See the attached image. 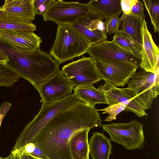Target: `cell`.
Returning a JSON list of instances; mask_svg holds the SVG:
<instances>
[{
	"label": "cell",
	"instance_id": "17",
	"mask_svg": "<svg viewBox=\"0 0 159 159\" xmlns=\"http://www.w3.org/2000/svg\"><path fill=\"white\" fill-rule=\"evenodd\" d=\"M120 18L121 28L120 31L133 40L141 51V27L143 20L130 13H123Z\"/></svg>",
	"mask_w": 159,
	"mask_h": 159
},
{
	"label": "cell",
	"instance_id": "7",
	"mask_svg": "<svg viewBox=\"0 0 159 159\" xmlns=\"http://www.w3.org/2000/svg\"><path fill=\"white\" fill-rule=\"evenodd\" d=\"M128 87L132 89L146 110L152 107L159 93V69L154 73L142 69L129 79Z\"/></svg>",
	"mask_w": 159,
	"mask_h": 159
},
{
	"label": "cell",
	"instance_id": "13",
	"mask_svg": "<svg viewBox=\"0 0 159 159\" xmlns=\"http://www.w3.org/2000/svg\"><path fill=\"white\" fill-rule=\"evenodd\" d=\"M103 16L91 10L70 25L81 34L92 45L107 40V35Z\"/></svg>",
	"mask_w": 159,
	"mask_h": 159
},
{
	"label": "cell",
	"instance_id": "4",
	"mask_svg": "<svg viewBox=\"0 0 159 159\" xmlns=\"http://www.w3.org/2000/svg\"><path fill=\"white\" fill-rule=\"evenodd\" d=\"M78 100L73 93L60 100L43 104L39 112L25 125L17 138L11 151L18 149L27 144L32 142L41 129L53 117Z\"/></svg>",
	"mask_w": 159,
	"mask_h": 159
},
{
	"label": "cell",
	"instance_id": "35",
	"mask_svg": "<svg viewBox=\"0 0 159 159\" xmlns=\"http://www.w3.org/2000/svg\"><path fill=\"white\" fill-rule=\"evenodd\" d=\"M20 159H34L30 156L28 155H24L20 156Z\"/></svg>",
	"mask_w": 159,
	"mask_h": 159
},
{
	"label": "cell",
	"instance_id": "37",
	"mask_svg": "<svg viewBox=\"0 0 159 159\" xmlns=\"http://www.w3.org/2000/svg\"><path fill=\"white\" fill-rule=\"evenodd\" d=\"M0 11H1V8L0 7Z\"/></svg>",
	"mask_w": 159,
	"mask_h": 159
},
{
	"label": "cell",
	"instance_id": "24",
	"mask_svg": "<svg viewBox=\"0 0 159 159\" xmlns=\"http://www.w3.org/2000/svg\"><path fill=\"white\" fill-rule=\"evenodd\" d=\"M20 78L6 64L0 63V86L11 87Z\"/></svg>",
	"mask_w": 159,
	"mask_h": 159
},
{
	"label": "cell",
	"instance_id": "9",
	"mask_svg": "<svg viewBox=\"0 0 159 159\" xmlns=\"http://www.w3.org/2000/svg\"><path fill=\"white\" fill-rule=\"evenodd\" d=\"M105 81L104 84L98 89L103 93L107 104L112 105L120 103L125 105L124 111L133 112L138 116L142 117L148 115L146 112V110L132 89L128 87L118 88Z\"/></svg>",
	"mask_w": 159,
	"mask_h": 159
},
{
	"label": "cell",
	"instance_id": "3",
	"mask_svg": "<svg viewBox=\"0 0 159 159\" xmlns=\"http://www.w3.org/2000/svg\"><path fill=\"white\" fill-rule=\"evenodd\" d=\"M92 44L70 25H58L49 54L59 64L88 52Z\"/></svg>",
	"mask_w": 159,
	"mask_h": 159
},
{
	"label": "cell",
	"instance_id": "11",
	"mask_svg": "<svg viewBox=\"0 0 159 159\" xmlns=\"http://www.w3.org/2000/svg\"><path fill=\"white\" fill-rule=\"evenodd\" d=\"M95 61H108L131 63L138 67L141 60L118 44L114 40H105L93 44L87 52Z\"/></svg>",
	"mask_w": 159,
	"mask_h": 159
},
{
	"label": "cell",
	"instance_id": "8",
	"mask_svg": "<svg viewBox=\"0 0 159 159\" xmlns=\"http://www.w3.org/2000/svg\"><path fill=\"white\" fill-rule=\"evenodd\" d=\"M74 87L93 84L102 80L97 70L95 60L91 57L64 66L61 70Z\"/></svg>",
	"mask_w": 159,
	"mask_h": 159
},
{
	"label": "cell",
	"instance_id": "27",
	"mask_svg": "<svg viewBox=\"0 0 159 159\" xmlns=\"http://www.w3.org/2000/svg\"><path fill=\"white\" fill-rule=\"evenodd\" d=\"M119 15L112 16L105 19L104 22L107 35L115 33L120 31L119 28L120 25V19Z\"/></svg>",
	"mask_w": 159,
	"mask_h": 159
},
{
	"label": "cell",
	"instance_id": "16",
	"mask_svg": "<svg viewBox=\"0 0 159 159\" xmlns=\"http://www.w3.org/2000/svg\"><path fill=\"white\" fill-rule=\"evenodd\" d=\"M34 0H6L0 7L3 15L26 22H31L35 17Z\"/></svg>",
	"mask_w": 159,
	"mask_h": 159
},
{
	"label": "cell",
	"instance_id": "21",
	"mask_svg": "<svg viewBox=\"0 0 159 159\" xmlns=\"http://www.w3.org/2000/svg\"><path fill=\"white\" fill-rule=\"evenodd\" d=\"M121 0H91L87 4L91 10L100 13L104 19L120 15L122 12Z\"/></svg>",
	"mask_w": 159,
	"mask_h": 159
},
{
	"label": "cell",
	"instance_id": "19",
	"mask_svg": "<svg viewBox=\"0 0 159 159\" xmlns=\"http://www.w3.org/2000/svg\"><path fill=\"white\" fill-rule=\"evenodd\" d=\"M73 89L78 100L89 106L94 107L98 104H107L103 92L96 88L93 84L76 86Z\"/></svg>",
	"mask_w": 159,
	"mask_h": 159
},
{
	"label": "cell",
	"instance_id": "31",
	"mask_svg": "<svg viewBox=\"0 0 159 159\" xmlns=\"http://www.w3.org/2000/svg\"><path fill=\"white\" fill-rule=\"evenodd\" d=\"M34 144V148L33 152L29 155L33 157L34 159H49L42 152L39 147L35 143Z\"/></svg>",
	"mask_w": 159,
	"mask_h": 159
},
{
	"label": "cell",
	"instance_id": "18",
	"mask_svg": "<svg viewBox=\"0 0 159 159\" xmlns=\"http://www.w3.org/2000/svg\"><path fill=\"white\" fill-rule=\"evenodd\" d=\"M89 153L93 159H109L112 153L110 140L103 133L94 132L90 138Z\"/></svg>",
	"mask_w": 159,
	"mask_h": 159
},
{
	"label": "cell",
	"instance_id": "29",
	"mask_svg": "<svg viewBox=\"0 0 159 159\" xmlns=\"http://www.w3.org/2000/svg\"><path fill=\"white\" fill-rule=\"evenodd\" d=\"M130 14L138 17L143 20L145 16L144 12V5L142 1L137 0L131 9Z\"/></svg>",
	"mask_w": 159,
	"mask_h": 159
},
{
	"label": "cell",
	"instance_id": "14",
	"mask_svg": "<svg viewBox=\"0 0 159 159\" xmlns=\"http://www.w3.org/2000/svg\"><path fill=\"white\" fill-rule=\"evenodd\" d=\"M0 41L21 52L35 50L40 48L41 38L34 32L0 30Z\"/></svg>",
	"mask_w": 159,
	"mask_h": 159
},
{
	"label": "cell",
	"instance_id": "5",
	"mask_svg": "<svg viewBox=\"0 0 159 159\" xmlns=\"http://www.w3.org/2000/svg\"><path fill=\"white\" fill-rule=\"evenodd\" d=\"M143 125L137 120L127 123L102 125L104 131L110 136V140L122 145L128 150L141 149L145 144Z\"/></svg>",
	"mask_w": 159,
	"mask_h": 159
},
{
	"label": "cell",
	"instance_id": "20",
	"mask_svg": "<svg viewBox=\"0 0 159 159\" xmlns=\"http://www.w3.org/2000/svg\"><path fill=\"white\" fill-rule=\"evenodd\" d=\"M90 130L80 131L71 137L69 148L72 159H89L88 134Z\"/></svg>",
	"mask_w": 159,
	"mask_h": 159
},
{
	"label": "cell",
	"instance_id": "25",
	"mask_svg": "<svg viewBox=\"0 0 159 159\" xmlns=\"http://www.w3.org/2000/svg\"><path fill=\"white\" fill-rule=\"evenodd\" d=\"M150 16L154 33L159 32V0H143Z\"/></svg>",
	"mask_w": 159,
	"mask_h": 159
},
{
	"label": "cell",
	"instance_id": "15",
	"mask_svg": "<svg viewBox=\"0 0 159 159\" xmlns=\"http://www.w3.org/2000/svg\"><path fill=\"white\" fill-rule=\"evenodd\" d=\"M142 47L140 66L147 71L155 73L159 69V50L148 30L145 18L141 27Z\"/></svg>",
	"mask_w": 159,
	"mask_h": 159
},
{
	"label": "cell",
	"instance_id": "1",
	"mask_svg": "<svg viewBox=\"0 0 159 159\" xmlns=\"http://www.w3.org/2000/svg\"><path fill=\"white\" fill-rule=\"evenodd\" d=\"M101 121L94 107L78 100L53 117L32 142L49 159H72L69 148L71 137L82 130L101 127Z\"/></svg>",
	"mask_w": 159,
	"mask_h": 159
},
{
	"label": "cell",
	"instance_id": "22",
	"mask_svg": "<svg viewBox=\"0 0 159 159\" xmlns=\"http://www.w3.org/2000/svg\"><path fill=\"white\" fill-rule=\"evenodd\" d=\"M36 26L32 22H26L0 15V30H19L34 32Z\"/></svg>",
	"mask_w": 159,
	"mask_h": 159
},
{
	"label": "cell",
	"instance_id": "10",
	"mask_svg": "<svg viewBox=\"0 0 159 159\" xmlns=\"http://www.w3.org/2000/svg\"><path fill=\"white\" fill-rule=\"evenodd\" d=\"M97 70L102 80L113 86L124 87L136 71L138 66L124 62L95 61Z\"/></svg>",
	"mask_w": 159,
	"mask_h": 159
},
{
	"label": "cell",
	"instance_id": "2",
	"mask_svg": "<svg viewBox=\"0 0 159 159\" xmlns=\"http://www.w3.org/2000/svg\"><path fill=\"white\" fill-rule=\"evenodd\" d=\"M0 50L8 59L6 64L20 78L29 81L36 89L60 70V64L40 48L35 50L21 52L0 41Z\"/></svg>",
	"mask_w": 159,
	"mask_h": 159
},
{
	"label": "cell",
	"instance_id": "33",
	"mask_svg": "<svg viewBox=\"0 0 159 159\" xmlns=\"http://www.w3.org/2000/svg\"><path fill=\"white\" fill-rule=\"evenodd\" d=\"M8 60L7 57L0 50V63L6 64Z\"/></svg>",
	"mask_w": 159,
	"mask_h": 159
},
{
	"label": "cell",
	"instance_id": "6",
	"mask_svg": "<svg viewBox=\"0 0 159 159\" xmlns=\"http://www.w3.org/2000/svg\"><path fill=\"white\" fill-rule=\"evenodd\" d=\"M91 10L88 4L52 0L51 4L42 16L44 21H52L58 25H71Z\"/></svg>",
	"mask_w": 159,
	"mask_h": 159
},
{
	"label": "cell",
	"instance_id": "34",
	"mask_svg": "<svg viewBox=\"0 0 159 159\" xmlns=\"http://www.w3.org/2000/svg\"><path fill=\"white\" fill-rule=\"evenodd\" d=\"M20 156L17 154L11 152L8 156L3 159H20Z\"/></svg>",
	"mask_w": 159,
	"mask_h": 159
},
{
	"label": "cell",
	"instance_id": "12",
	"mask_svg": "<svg viewBox=\"0 0 159 159\" xmlns=\"http://www.w3.org/2000/svg\"><path fill=\"white\" fill-rule=\"evenodd\" d=\"M74 87L67 77L59 70L36 89L44 104L60 100L71 94Z\"/></svg>",
	"mask_w": 159,
	"mask_h": 159
},
{
	"label": "cell",
	"instance_id": "26",
	"mask_svg": "<svg viewBox=\"0 0 159 159\" xmlns=\"http://www.w3.org/2000/svg\"><path fill=\"white\" fill-rule=\"evenodd\" d=\"M125 107V105L120 103H118L112 105H109L105 108L99 110L97 111H103L104 112L102 114H108L109 116L104 120L108 122L112 121L116 119L117 115L122 111H124Z\"/></svg>",
	"mask_w": 159,
	"mask_h": 159
},
{
	"label": "cell",
	"instance_id": "36",
	"mask_svg": "<svg viewBox=\"0 0 159 159\" xmlns=\"http://www.w3.org/2000/svg\"><path fill=\"white\" fill-rule=\"evenodd\" d=\"M3 158H2V157H0V159H3Z\"/></svg>",
	"mask_w": 159,
	"mask_h": 159
},
{
	"label": "cell",
	"instance_id": "28",
	"mask_svg": "<svg viewBox=\"0 0 159 159\" xmlns=\"http://www.w3.org/2000/svg\"><path fill=\"white\" fill-rule=\"evenodd\" d=\"M52 0H34V6L36 14L42 15L48 9Z\"/></svg>",
	"mask_w": 159,
	"mask_h": 159
},
{
	"label": "cell",
	"instance_id": "23",
	"mask_svg": "<svg viewBox=\"0 0 159 159\" xmlns=\"http://www.w3.org/2000/svg\"><path fill=\"white\" fill-rule=\"evenodd\" d=\"M112 38L120 46L141 60V50L131 39L120 31L115 33Z\"/></svg>",
	"mask_w": 159,
	"mask_h": 159
},
{
	"label": "cell",
	"instance_id": "32",
	"mask_svg": "<svg viewBox=\"0 0 159 159\" xmlns=\"http://www.w3.org/2000/svg\"><path fill=\"white\" fill-rule=\"evenodd\" d=\"M11 106V104L8 102L3 103L0 107V128L4 117Z\"/></svg>",
	"mask_w": 159,
	"mask_h": 159
},
{
	"label": "cell",
	"instance_id": "30",
	"mask_svg": "<svg viewBox=\"0 0 159 159\" xmlns=\"http://www.w3.org/2000/svg\"><path fill=\"white\" fill-rule=\"evenodd\" d=\"M138 0H121L120 6L123 13L128 15L130 13L133 6Z\"/></svg>",
	"mask_w": 159,
	"mask_h": 159
}]
</instances>
